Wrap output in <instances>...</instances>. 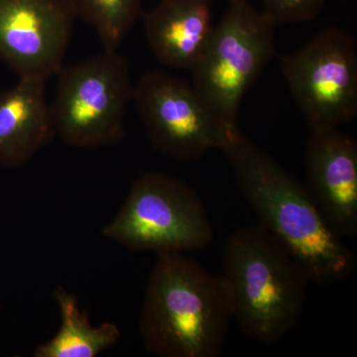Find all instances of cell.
I'll return each instance as SVG.
<instances>
[{
  "instance_id": "cell-1",
  "label": "cell",
  "mask_w": 357,
  "mask_h": 357,
  "mask_svg": "<svg viewBox=\"0 0 357 357\" xmlns=\"http://www.w3.org/2000/svg\"><path fill=\"white\" fill-rule=\"evenodd\" d=\"M220 150L260 225L289 249L311 283L335 285L354 274L356 253L331 229L297 178L239 128Z\"/></svg>"
},
{
  "instance_id": "cell-2",
  "label": "cell",
  "mask_w": 357,
  "mask_h": 357,
  "mask_svg": "<svg viewBox=\"0 0 357 357\" xmlns=\"http://www.w3.org/2000/svg\"><path fill=\"white\" fill-rule=\"evenodd\" d=\"M218 277L231 318L248 337L276 344L299 324L311 281L289 249L260 223L227 238Z\"/></svg>"
},
{
  "instance_id": "cell-3",
  "label": "cell",
  "mask_w": 357,
  "mask_h": 357,
  "mask_svg": "<svg viewBox=\"0 0 357 357\" xmlns=\"http://www.w3.org/2000/svg\"><path fill=\"white\" fill-rule=\"evenodd\" d=\"M231 314L220 277L183 253L157 255L143 301L139 332L159 357H218Z\"/></svg>"
},
{
  "instance_id": "cell-4",
  "label": "cell",
  "mask_w": 357,
  "mask_h": 357,
  "mask_svg": "<svg viewBox=\"0 0 357 357\" xmlns=\"http://www.w3.org/2000/svg\"><path fill=\"white\" fill-rule=\"evenodd\" d=\"M275 28L249 0H229L204 53L190 70L192 86L227 130L238 128L244 96L273 57Z\"/></svg>"
},
{
  "instance_id": "cell-5",
  "label": "cell",
  "mask_w": 357,
  "mask_h": 357,
  "mask_svg": "<svg viewBox=\"0 0 357 357\" xmlns=\"http://www.w3.org/2000/svg\"><path fill=\"white\" fill-rule=\"evenodd\" d=\"M102 236L160 255L203 250L213 243V229L198 192L180 178L149 172L133 183Z\"/></svg>"
},
{
  "instance_id": "cell-6",
  "label": "cell",
  "mask_w": 357,
  "mask_h": 357,
  "mask_svg": "<svg viewBox=\"0 0 357 357\" xmlns=\"http://www.w3.org/2000/svg\"><path fill=\"white\" fill-rule=\"evenodd\" d=\"M56 77L51 114L56 135L83 149L116 144L124 136L126 109L134 84L126 59L117 50L69 66Z\"/></svg>"
},
{
  "instance_id": "cell-7",
  "label": "cell",
  "mask_w": 357,
  "mask_h": 357,
  "mask_svg": "<svg viewBox=\"0 0 357 357\" xmlns=\"http://www.w3.org/2000/svg\"><path fill=\"white\" fill-rule=\"evenodd\" d=\"M294 100L312 131L340 128L357 116L356 38L326 28L280 59Z\"/></svg>"
},
{
  "instance_id": "cell-8",
  "label": "cell",
  "mask_w": 357,
  "mask_h": 357,
  "mask_svg": "<svg viewBox=\"0 0 357 357\" xmlns=\"http://www.w3.org/2000/svg\"><path fill=\"white\" fill-rule=\"evenodd\" d=\"M133 100L152 146L178 161H192L211 149H222L238 129L223 128L192 83L164 70L143 75L134 86Z\"/></svg>"
},
{
  "instance_id": "cell-9",
  "label": "cell",
  "mask_w": 357,
  "mask_h": 357,
  "mask_svg": "<svg viewBox=\"0 0 357 357\" xmlns=\"http://www.w3.org/2000/svg\"><path fill=\"white\" fill-rule=\"evenodd\" d=\"M69 0H0V60L47 82L64 66L76 20Z\"/></svg>"
},
{
  "instance_id": "cell-10",
  "label": "cell",
  "mask_w": 357,
  "mask_h": 357,
  "mask_svg": "<svg viewBox=\"0 0 357 357\" xmlns=\"http://www.w3.org/2000/svg\"><path fill=\"white\" fill-rule=\"evenodd\" d=\"M305 189L331 229L357 236V141L338 128L312 131L305 152Z\"/></svg>"
},
{
  "instance_id": "cell-11",
  "label": "cell",
  "mask_w": 357,
  "mask_h": 357,
  "mask_svg": "<svg viewBox=\"0 0 357 357\" xmlns=\"http://www.w3.org/2000/svg\"><path fill=\"white\" fill-rule=\"evenodd\" d=\"M211 0H160L144 15L148 44L162 64L191 70L213 34Z\"/></svg>"
},
{
  "instance_id": "cell-12",
  "label": "cell",
  "mask_w": 357,
  "mask_h": 357,
  "mask_svg": "<svg viewBox=\"0 0 357 357\" xmlns=\"http://www.w3.org/2000/svg\"><path fill=\"white\" fill-rule=\"evenodd\" d=\"M55 135L46 82L20 79L0 93V167L24 166Z\"/></svg>"
},
{
  "instance_id": "cell-13",
  "label": "cell",
  "mask_w": 357,
  "mask_h": 357,
  "mask_svg": "<svg viewBox=\"0 0 357 357\" xmlns=\"http://www.w3.org/2000/svg\"><path fill=\"white\" fill-rule=\"evenodd\" d=\"M53 297L60 312V328L51 340L36 347L35 357H95L119 344L121 333L116 324L91 325L88 312L67 289L58 287Z\"/></svg>"
},
{
  "instance_id": "cell-14",
  "label": "cell",
  "mask_w": 357,
  "mask_h": 357,
  "mask_svg": "<svg viewBox=\"0 0 357 357\" xmlns=\"http://www.w3.org/2000/svg\"><path fill=\"white\" fill-rule=\"evenodd\" d=\"M75 16L93 27L105 50H117L142 15L141 0H69Z\"/></svg>"
},
{
  "instance_id": "cell-15",
  "label": "cell",
  "mask_w": 357,
  "mask_h": 357,
  "mask_svg": "<svg viewBox=\"0 0 357 357\" xmlns=\"http://www.w3.org/2000/svg\"><path fill=\"white\" fill-rule=\"evenodd\" d=\"M326 0H263L262 13L275 26L314 20Z\"/></svg>"
}]
</instances>
